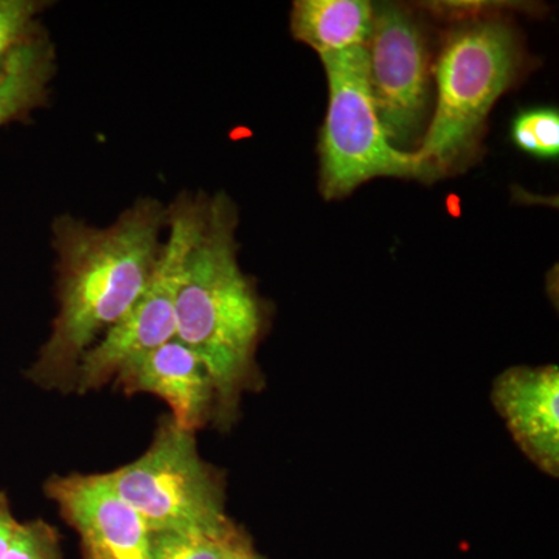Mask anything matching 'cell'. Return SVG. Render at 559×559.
<instances>
[{
    "label": "cell",
    "instance_id": "15",
    "mask_svg": "<svg viewBox=\"0 0 559 559\" xmlns=\"http://www.w3.org/2000/svg\"><path fill=\"white\" fill-rule=\"evenodd\" d=\"M46 3L39 0H0V68L11 50L38 27Z\"/></svg>",
    "mask_w": 559,
    "mask_h": 559
},
{
    "label": "cell",
    "instance_id": "11",
    "mask_svg": "<svg viewBox=\"0 0 559 559\" xmlns=\"http://www.w3.org/2000/svg\"><path fill=\"white\" fill-rule=\"evenodd\" d=\"M55 72V46L39 24L11 50L0 68V128L46 105Z\"/></svg>",
    "mask_w": 559,
    "mask_h": 559
},
{
    "label": "cell",
    "instance_id": "8",
    "mask_svg": "<svg viewBox=\"0 0 559 559\" xmlns=\"http://www.w3.org/2000/svg\"><path fill=\"white\" fill-rule=\"evenodd\" d=\"M46 495L79 535L83 559H153L148 525L106 474L51 477Z\"/></svg>",
    "mask_w": 559,
    "mask_h": 559
},
{
    "label": "cell",
    "instance_id": "5",
    "mask_svg": "<svg viewBox=\"0 0 559 559\" xmlns=\"http://www.w3.org/2000/svg\"><path fill=\"white\" fill-rule=\"evenodd\" d=\"M329 110L320 132V189L326 200L347 197L381 176L423 178L414 153L390 145L378 119L366 47L325 55Z\"/></svg>",
    "mask_w": 559,
    "mask_h": 559
},
{
    "label": "cell",
    "instance_id": "1",
    "mask_svg": "<svg viewBox=\"0 0 559 559\" xmlns=\"http://www.w3.org/2000/svg\"><path fill=\"white\" fill-rule=\"evenodd\" d=\"M167 209L135 202L108 227L64 215L53 223L58 314L49 340L27 370L33 384L73 392L84 353L138 300L156 267Z\"/></svg>",
    "mask_w": 559,
    "mask_h": 559
},
{
    "label": "cell",
    "instance_id": "9",
    "mask_svg": "<svg viewBox=\"0 0 559 559\" xmlns=\"http://www.w3.org/2000/svg\"><path fill=\"white\" fill-rule=\"evenodd\" d=\"M492 404L514 443L540 471L559 473V370L513 367L492 384Z\"/></svg>",
    "mask_w": 559,
    "mask_h": 559
},
{
    "label": "cell",
    "instance_id": "13",
    "mask_svg": "<svg viewBox=\"0 0 559 559\" xmlns=\"http://www.w3.org/2000/svg\"><path fill=\"white\" fill-rule=\"evenodd\" d=\"M237 525L226 533L151 532L153 559H226Z\"/></svg>",
    "mask_w": 559,
    "mask_h": 559
},
{
    "label": "cell",
    "instance_id": "18",
    "mask_svg": "<svg viewBox=\"0 0 559 559\" xmlns=\"http://www.w3.org/2000/svg\"><path fill=\"white\" fill-rule=\"evenodd\" d=\"M226 559H267L264 555H261L259 550L253 546L252 539L248 533L242 532L238 528L237 535L231 540L229 555Z\"/></svg>",
    "mask_w": 559,
    "mask_h": 559
},
{
    "label": "cell",
    "instance_id": "2",
    "mask_svg": "<svg viewBox=\"0 0 559 559\" xmlns=\"http://www.w3.org/2000/svg\"><path fill=\"white\" fill-rule=\"evenodd\" d=\"M237 212L226 197L209 201L207 221L183 266L176 300V340L204 364L213 389L212 421L226 430L242 395L260 388L257 348L263 305L237 260Z\"/></svg>",
    "mask_w": 559,
    "mask_h": 559
},
{
    "label": "cell",
    "instance_id": "10",
    "mask_svg": "<svg viewBox=\"0 0 559 559\" xmlns=\"http://www.w3.org/2000/svg\"><path fill=\"white\" fill-rule=\"evenodd\" d=\"M128 395L151 393L170 406L180 428L197 432L213 419L215 389L204 364L182 342L173 340L135 360L114 380Z\"/></svg>",
    "mask_w": 559,
    "mask_h": 559
},
{
    "label": "cell",
    "instance_id": "4",
    "mask_svg": "<svg viewBox=\"0 0 559 559\" xmlns=\"http://www.w3.org/2000/svg\"><path fill=\"white\" fill-rule=\"evenodd\" d=\"M194 433L162 419L148 450L105 473L150 532L226 533L235 527L224 509V481L201 457Z\"/></svg>",
    "mask_w": 559,
    "mask_h": 559
},
{
    "label": "cell",
    "instance_id": "16",
    "mask_svg": "<svg viewBox=\"0 0 559 559\" xmlns=\"http://www.w3.org/2000/svg\"><path fill=\"white\" fill-rule=\"evenodd\" d=\"M3 559H61L60 535L43 520L20 522Z\"/></svg>",
    "mask_w": 559,
    "mask_h": 559
},
{
    "label": "cell",
    "instance_id": "17",
    "mask_svg": "<svg viewBox=\"0 0 559 559\" xmlns=\"http://www.w3.org/2000/svg\"><path fill=\"white\" fill-rule=\"evenodd\" d=\"M17 527H20V521L11 511L10 500L5 492L0 491V559L5 558Z\"/></svg>",
    "mask_w": 559,
    "mask_h": 559
},
{
    "label": "cell",
    "instance_id": "12",
    "mask_svg": "<svg viewBox=\"0 0 559 559\" xmlns=\"http://www.w3.org/2000/svg\"><path fill=\"white\" fill-rule=\"evenodd\" d=\"M373 16L374 7L366 0H297L290 13V32L325 57L366 46Z\"/></svg>",
    "mask_w": 559,
    "mask_h": 559
},
{
    "label": "cell",
    "instance_id": "14",
    "mask_svg": "<svg viewBox=\"0 0 559 559\" xmlns=\"http://www.w3.org/2000/svg\"><path fill=\"white\" fill-rule=\"evenodd\" d=\"M514 143L525 153L538 157L559 154V114L554 108L527 110L513 123Z\"/></svg>",
    "mask_w": 559,
    "mask_h": 559
},
{
    "label": "cell",
    "instance_id": "6",
    "mask_svg": "<svg viewBox=\"0 0 559 559\" xmlns=\"http://www.w3.org/2000/svg\"><path fill=\"white\" fill-rule=\"evenodd\" d=\"M209 200L180 194L167 209L168 237L145 289L80 360L73 392L97 390L143 356L176 340V300L183 266L207 221Z\"/></svg>",
    "mask_w": 559,
    "mask_h": 559
},
{
    "label": "cell",
    "instance_id": "3",
    "mask_svg": "<svg viewBox=\"0 0 559 559\" xmlns=\"http://www.w3.org/2000/svg\"><path fill=\"white\" fill-rule=\"evenodd\" d=\"M520 61L516 36L502 22H479L448 36L436 69V112L414 153L423 178L469 150L489 110L513 83Z\"/></svg>",
    "mask_w": 559,
    "mask_h": 559
},
{
    "label": "cell",
    "instance_id": "7",
    "mask_svg": "<svg viewBox=\"0 0 559 559\" xmlns=\"http://www.w3.org/2000/svg\"><path fill=\"white\" fill-rule=\"evenodd\" d=\"M369 83L378 119L390 145L412 153L425 138L429 103V57L418 25L395 5L374 9L367 40ZM415 153V151H414Z\"/></svg>",
    "mask_w": 559,
    "mask_h": 559
}]
</instances>
